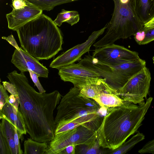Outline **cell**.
<instances>
[{
    "label": "cell",
    "instance_id": "cell-15",
    "mask_svg": "<svg viewBox=\"0 0 154 154\" xmlns=\"http://www.w3.org/2000/svg\"><path fill=\"white\" fill-rule=\"evenodd\" d=\"M137 16L143 25L154 17V0H134Z\"/></svg>",
    "mask_w": 154,
    "mask_h": 154
},
{
    "label": "cell",
    "instance_id": "cell-32",
    "mask_svg": "<svg viewBox=\"0 0 154 154\" xmlns=\"http://www.w3.org/2000/svg\"><path fill=\"white\" fill-rule=\"evenodd\" d=\"M2 39L7 41L10 45L13 46L15 49H17L18 51H20V48L18 46L12 34H11L7 37L2 36Z\"/></svg>",
    "mask_w": 154,
    "mask_h": 154
},
{
    "label": "cell",
    "instance_id": "cell-14",
    "mask_svg": "<svg viewBox=\"0 0 154 154\" xmlns=\"http://www.w3.org/2000/svg\"><path fill=\"white\" fill-rule=\"evenodd\" d=\"M0 118L11 124L17 130L20 138L23 134H26L23 116L19 108L17 110L9 102L6 103L0 110Z\"/></svg>",
    "mask_w": 154,
    "mask_h": 154
},
{
    "label": "cell",
    "instance_id": "cell-5",
    "mask_svg": "<svg viewBox=\"0 0 154 154\" xmlns=\"http://www.w3.org/2000/svg\"><path fill=\"white\" fill-rule=\"evenodd\" d=\"M112 0L114 8L112 18L106 24L107 30L104 36L93 44L96 48L112 45L143 30L144 25L135 10L134 0Z\"/></svg>",
    "mask_w": 154,
    "mask_h": 154
},
{
    "label": "cell",
    "instance_id": "cell-28",
    "mask_svg": "<svg viewBox=\"0 0 154 154\" xmlns=\"http://www.w3.org/2000/svg\"><path fill=\"white\" fill-rule=\"evenodd\" d=\"M138 152L141 154L150 153L154 154V139L146 143L139 150Z\"/></svg>",
    "mask_w": 154,
    "mask_h": 154
},
{
    "label": "cell",
    "instance_id": "cell-2",
    "mask_svg": "<svg viewBox=\"0 0 154 154\" xmlns=\"http://www.w3.org/2000/svg\"><path fill=\"white\" fill-rule=\"evenodd\" d=\"M153 100L147 99L142 105L125 101L122 105L107 109L97 132V140L104 148L115 150L138 131Z\"/></svg>",
    "mask_w": 154,
    "mask_h": 154
},
{
    "label": "cell",
    "instance_id": "cell-27",
    "mask_svg": "<svg viewBox=\"0 0 154 154\" xmlns=\"http://www.w3.org/2000/svg\"><path fill=\"white\" fill-rule=\"evenodd\" d=\"M6 90L3 85L0 84V110H1L4 105L9 102V96Z\"/></svg>",
    "mask_w": 154,
    "mask_h": 154
},
{
    "label": "cell",
    "instance_id": "cell-9",
    "mask_svg": "<svg viewBox=\"0 0 154 154\" xmlns=\"http://www.w3.org/2000/svg\"><path fill=\"white\" fill-rule=\"evenodd\" d=\"M92 56L100 62L111 65H120L140 58L138 52L114 44L96 48Z\"/></svg>",
    "mask_w": 154,
    "mask_h": 154
},
{
    "label": "cell",
    "instance_id": "cell-31",
    "mask_svg": "<svg viewBox=\"0 0 154 154\" xmlns=\"http://www.w3.org/2000/svg\"><path fill=\"white\" fill-rule=\"evenodd\" d=\"M20 138L18 132L15 128L14 134V140L15 145L16 154H22L23 153L21 148L20 139Z\"/></svg>",
    "mask_w": 154,
    "mask_h": 154
},
{
    "label": "cell",
    "instance_id": "cell-8",
    "mask_svg": "<svg viewBox=\"0 0 154 154\" xmlns=\"http://www.w3.org/2000/svg\"><path fill=\"white\" fill-rule=\"evenodd\" d=\"M151 76L146 66L131 78L124 86L115 94L124 101L140 105L145 103L150 88Z\"/></svg>",
    "mask_w": 154,
    "mask_h": 154
},
{
    "label": "cell",
    "instance_id": "cell-6",
    "mask_svg": "<svg viewBox=\"0 0 154 154\" xmlns=\"http://www.w3.org/2000/svg\"><path fill=\"white\" fill-rule=\"evenodd\" d=\"M79 63L99 74L116 92L146 66L145 61L140 58L131 62L111 65L100 62L89 54L85 56Z\"/></svg>",
    "mask_w": 154,
    "mask_h": 154
},
{
    "label": "cell",
    "instance_id": "cell-10",
    "mask_svg": "<svg viewBox=\"0 0 154 154\" xmlns=\"http://www.w3.org/2000/svg\"><path fill=\"white\" fill-rule=\"evenodd\" d=\"M106 29V25L100 30L93 32L85 42L62 53L51 62L49 67L58 69L62 67L74 63L81 60L82 56L89 52L91 46L96 39L103 33Z\"/></svg>",
    "mask_w": 154,
    "mask_h": 154
},
{
    "label": "cell",
    "instance_id": "cell-34",
    "mask_svg": "<svg viewBox=\"0 0 154 154\" xmlns=\"http://www.w3.org/2000/svg\"><path fill=\"white\" fill-rule=\"evenodd\" d=\"M134 38L139 45L140 42L144 39L145 36V33L143 30L137 32L134 35Z\"/></svg>",
    "mask_w": 154,
    "mask_h": 154
},
{
    "label": "cell",
    "instance_id": "cell-22",
    "mask_svg": "<svg viewBox=\"0 0 154 154\" xmlns=\"http://www.w3.org/2000/svg\"><path fill=\"white\" fill-rule=\"evenodd\" d=\"M42 11H50L56 6L79 0H27Z\"/></svg>",
    "mask_w": 154,
    "mask_h": 154
},
{
    "label": "cell",
    "instance_id": "cell-24",
    "mask_svg": "<svg viewBox=\"0 0 154 154\" xmlns=\"http://www.w3.org/2000/svg\"><path fill=\"white\" fill-rule=\"evenodd\" d=\"M81 125L80 124L74 122L58 123L55 126L54 134L56 135L60 133L72 129Z\"/></svg>",
    "mask_w": 154,
    "mask_h": 154
},
{
    "label": "cell",
    "instance_id": "cell-12",
    "mask_svg": "<svg viewBox=\"0 0 154 154\" xmlns=\"http://www.w3.org/2000/svg\"><path fill=\"white\" fill-rule=\"evenodd\" d=\"M20 49V51L14 50L11 62L20 72L24 73L30 70L36 73L39 77L48 78L49 71L46 67L21 47Z\"/></svg>",
    "mask_w": 154,
    "mask_h": 154
},
{
    "label": "cell",
    "instance_id": "cell-38",
    "mask_svg": "<svg viewBox=\"0 0 154 154\" xmlns=\"http://www.w3.org/2000/svg\"><path fill=\"white\" fill-rule=\"evenodd\" d=\"M152 59L153 60V63L154 64V56L152 57Z\"/></svg>",
    "mask_w": 154,
    "mask_h": 154
},
{
    "label": "cell",
    "instance_id": "cell-19",
    "mask_svg": "<svg viewBox=\"0 0 154 154\" xmlns=\"http://www.w3.org/2000/svg\"><path fill=\"white\" fill-rule=\"evenodd\" d=\"M48 145L47 142H38L31 138L24 143V154H46Z\"/></svg>",
    "mask_w": 154,
    "mask_h": 154
},
{
    "label": "cell",
    "instance_id": "cell-7",
    "mask_svg": "<svg viewBox=\"0 0 154 154\" xmlns=\"http://www.w3.org/2000/svg\"><path fill=\"white\" fill-rule=\"evenodd\" d=\"M97 131L84 125L55 135L50 141L46 154H59L69 146L88 145L97 140Z\"/></svg>",
    "mask_w": 154,
    "mask_h": 154
},
{
    "label": "cell",
    "instance_id": "cell-18",
    "mask_svg": "<svg viewBox=\"0 0 154 154\" xmlns=\"http://www.w3.org/2000/svg\"><path fill=\"white\" fill-rule=\"evenodd\" d=\"M15 129L14 127L8 121L2 119L0 124V133L6 139L11 154H16L14 140Z\"/></svg>",
    "mask_w": 154,
    "mask_h": 154
},
{
    "label": "cell",
    "instance_id": "cell-17",
    "mask_svg": "<svg viewBox=\"0 0 154 154\" xmlns=\"http://www.w3.org/2000/svg\"><path fill=\"white\" fill-rule=\"evenodd\" d=\"M116 92L110 87L99 94L94 100L101 106L107 109L120 106L125 101L115 94Z\"/></svg>",
    "mask_w": 154,
    "mask_h": 154
},
{
    "label": "cell",
    "instance_id": "cell-13",
    "mask_svg": "<svg viewBox=\"0 0 154 154\" xmlns=\"http://www.w3.org/2000/svg\"><path fill=\"white\" fill-rule=\"evenodd\" d=\"M42 12L27 0L24 6L18 9L13 8L10 13L6 14L8 28L16 31L20 27L42 13Z\"/></svg>",
    "mask_w": 154,
    "mask_h": 154
},
{
    "label": "cell",
    "instance_id": "cell-3",
    "mask_svg": "<svg viewBox=\"0 0 154 154\" xmlns=\"http://www.w3.org/2000/svg\"><path fill=\"white\" fill-rule=\"evenodd\" d=\"M21 48L35 58L48 60L62 50V33L49 17L42 13L18 29Z\"/></svg>",
    "mask_w": 154,
    "mask_h": 154
},
{
    "label": "cell",
    "instance_id": "cell-37",
    "mask_svg": "<svg viewBox=\"0 0 154 154\" xmlns=\"http://www.w3.org/2000/svg\"><path fill=\"white\" fill-rule=\"evenodd\" d=\"M16 100L15 97L14 95L11 94L9 96V103L11 105H12L15 102Z\"/></svg>",
    "mask_w": 154,
    "mask_h": 154
},
{
    "label": "cell",
    "instance_id": "cell-26",
    "mask_svg": "<svg viewBox=\"0 0 154 154\" xmlns=\"http://www.w3.org/2000/svg\"><path fill=\"white\" fill-rule=\"evenodd\" d=\"M28 72L30 77L34 84L35 86L37 87L39 92L41 93H45L46 90L44 89L39 82L38 75L34 72L30 70H29Z\"/></svg>",
    "mask_w": 154,
    "mask_h": 154
},
{
    "label": "cell",
    "instance_id": "cell-23",
    "mask_svg": "<svg viewBox=\"0 0 154 154\" xmlns=\"http://www.w3.org/2000/svg\"><path fill=\"white\" fill-rule=\"evenodd\" d=\"M78 152L79 154H101L103 153L100 149L101 147L97 139L93 142L88 145H78Z\"/></svg>",
    "mask_w": 154,
    "mask_h": 154
},
{
    "label": "cell",
    "instance_id": "cell-29",
    "mask_svg": "<svg viewBox=\"0 0 154 154\" xmlns=\"http://www.w3.org/2000/svg\"><path fill=\"white\" fill-rule=\"evenodd\" d=\"M145 33L144 39L139 44L140 45H145L154 41V28L143 30Z\"/></svg>",
    "mask_w": 154,
    "mask_h": 154
},
{
    "label": "cell",
    "instance_id": "cell-25",
    "mask_svg": "<svg viewBox=\"0 0 154 154\" xmlns=\"http://www.w3.org/2000/svg\"><path fill=\"white\" fill-rule=\"evenodd\" d=\"M0 154H11L8 143L5 137L0 133Z\"/></svg>",
    "mask_w": 154,
    "mask_h": 154
},
{
    "label": "cell",
    "instance_id": "cell-1",
    "mask_svg": "<svg viewBox=\"0 0 154 154\" xmlns=\"http://www.w3.org/2000/svg\"><path fill=\"white\" fill-rule=\"evenodd\" d=\"M16 87L20 109L23 116L27 133L38 142H48L54 138L55 125L54 112L61 99L57 90L41 93L29 84L24 73L14 70L7 76Z\"/></svg>",
    "mask_w": 154,
    "mask_h": 154
},
{
    "label": "cell",
    "instance_id": "cell-16",
    "mask_svg": "<svg viewBox=\"0 0 154 154\" xmlns=\"http://www.w3.org/2000/svg\"><path fill=\"white\" fill-rule=\"evenodd\" d=\"M106 81L105 79L102 78L94 83L78 88L80 89L79 95L94 100L99 94L110 88Z\"/></svg>",
    "mask_w": 154,
    "mask_h": 154
},
{
    "label": "cell",
    "instance_id": "cell-35",
    "mask_svg": "<svg viewBox=\"0 0 154 154\" xmlns=\"http://www.w3.org/2000/svg\"><path fill=\"white\" fill-rule=\"evenodd\" d=\"M154 28V17L143 25V29L147 30Z\"/></svg>",
    "mask_w": 154,
    "mask_h": 154
},
{
    "label": "cell",
    "instance_id": "cell-30",
    "mask_svg": "<svg viewBox=\"0 0 154 154\" xmlns=\"http://www.w3.org/2000/svg\"><path fill=\"white\" fill-rule=\"evenodd\" d=\"M2 83L5 89L11 94L15 97L18 96L17 89L14 85L6 81L2 82Z\"/></svg>",
    "mask_w": 154,
    "mask_h": 154
},
{
    "label": "cell",
    "instance_id": "cell-11",
    "mask_svg": "<svg viewBox=\"0 0 154 154\" xmlns=\"http://www.w3.org/2000/svg\"><path fill=\"white\" fill-rule=\"evenodd\" d=\"M58 70L62 80L70 82L78 88L94 83L102 78L98 73L79 63L62 67Z\"/></svg>",
    "mask_w": 154,
    "mask_h": 154
},
{
    "label": "cell",
    "instance_id": "cell-36",
    "mask_svg": "<svg viewBox=\"0 0 154 154\" xmlns=\"http://www.w3.org/2000/svg\"><path fill=\"white\" fill-rule=\"evenodd\" d=\"M16 100L14 103L12 105L16 109L18 110V106L19 105V96L15 97Z\"/></svg>",
    "mask_w": 154,
    "mask_h": 154
},
{
    "label": "cell",
    "instance_id": "cell-39",
    "mask_svg": "<svg viewBox=\"0 0 154 154\" xmlns=\"http://www.w3.org/2000/svg\"><path fill=\"white\" fill-rule=\"evenodd\" d=\"M13 0H12V1H13Z\"/></svg>",
    "mask_w": 154,
    "mask_h": 154
},
{
    "label": "cell",
    "instance_id": "cell-33",
    "mask_svg": "<svg viewBox=\"0 0 154 154\" xmlns=\"http://www.w3.org/2000/svg\"><path fill=\"white\" fill-rule=\"evenodd\" d=\"M76 146L74 145L69 146L60 152L59 154H74L75 153Z\"/></svg>",
    "mask_w": 154,
    "mask_h": 154
},
{
    "label": "cell",
    "instance_id": "cell-4",
    "mask_svg": "<svg viewBox=\"0 0 154 154\" xmlns=\"http://www.w3.org/2000/svg\"><path fill=\"white\" fill-rule=\"evenodd\" d=\"M80 89L74 86L61 99L57 108L55 126L59 123L74 122L97 131L103 119L101 106L94 99L79 95Z\"/></svg>",
    "mask_w": 154,
    "mask_h": 154
},
{
    "label": "cell",
    "instance_id": "cell-21",
    "mask_svg": "<svg viewBox=\"0 0 154 154\" xmlns=\"http://www.w3.org/2000/svg\"><path fill=\"white\" fill-rule=\"evenodd\" d=\"M145 138L144 135L139 131L133 136L130 140L125 142L117 149L111 150L110 154H124L131 149L136 144L143 140Z\"/></svg>",
    "mask_w": 154,
    "mask_h": 154
},
{
    "label": "cell",
    "instance_id": "cell-20",
    "mask_svg": "<svg viewBox=\"0 0 154 154\" xmlns=\"http://www.w3.org/2000/svg\"><path fill=\"white\" fill-rule=\"evenodd\" d=\"M79 20V15L78 11H67L62 9L53 21L56 26H60L64 22L67 23L71 26H73L77 23Z\"/></svg>",
    "mask_w": 154,
    "mask_h": 154
}]
</instances>
